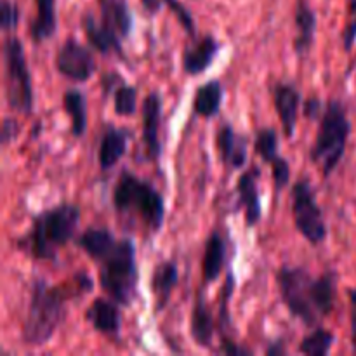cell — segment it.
I'll return each instance as SVG.
<instances>
[{"mask_svg":"<svg viewBox=\"0 0 356 356\" xmlns=\"http://www.w3.org/2000/svg\"><path fill=\"white\" fill-rule=\"evenodd\" d=\"M54 70L70 82L83 83L92 79L97 65L92 51L87 45L75 37H68L56 52Z\"/></svg>","mask_w":356,"mask_h":356,"instance_id":"9c48e42d","label":"cell"},{"mask_svg":"<svg viewBox=\"0 0 356 356\" xmlns=\"http://www.w3.org/2000/svg\"><path fill=\"white\" fill-rule=\"evenodd\" d=\"M336 344V334L322 325L313 327L309 334H306L298 346V353L306 356H325L330 353Z\"/></svg>","mask_w":356,"mask_h":356,"instance_id":"83f0119b","label":"cell"},{"mask_svg":"<svg viewBox=\"0 0 356 356\" xmlns=\"http://www.w3.org/2000/svg\"><path fill=\"white\" fill-rule=\"evenodd\" d=\"M216 332H218V322L212 315V309L205 299L204 292L200 291L195 296L193 308H191L190 336L198 348L212 350Z\"/></svg>","mask_w":356,"mask_h":356,"instance_id":"d6986e66","label":"cell"},{"mask_svg":"<svg viewBox=\"0 0 356 356\" xmlns=\"http://www.w3.org/2000/svg\"><path fill=\"white\" fill-rule=\"evenodd\" d=\"M291 212L294 228L309 245L318 247L325 242L329 235L325 216L323 209L316 202V193L308 177H302L292 184Z\"/></svg>","mask_w":356,"mask_h":356,"instance_id":"ba28073f","label":"cell"},{"mask_svg":"<svg viewBox=\"0 0 356 356\" xmlns=\"http://www.w3.org/2000/svg\"><path fill=\"white\" fill-rule=\"evenodd\" d=\"M348 301H350V339L351 350L356 355V289H348Z\"/></svg>","mask_w":356,"mask_h":356,"instance_id":"d590c367","label":"cell"},{"mask_svg":"<svg viewBox=\"0 0 356 356\" xmlns=\"http://www.w3.org/2000/svg\"><path fill=\"white\" fill-rule=\"evenodd\" d=\"M162 106V96L156 90L146 94L141 103V143L146 156L153 163L159 162L162 156V141H160Z\"/></svg>","mask_w":356,"mask_h":356,"instance_id":"8fae6325","label":"cell"},{"mask_svg":"<svg viewBox=\"0 0 356 356\" xmlns=\"http://www.w3.org/2000/svg\"><path fill=\"white\" fill-rule=\"evenodd\" d=\"M132 139V132L125 127H115L108 125L99 139L97 148V165L103 172L113 169L118 162L125 156L129 149V143Z\"/></svg>","mask_w":356,"mask_h":356,"instance_id":"ffe728a7","label":"cell"},{"mask_svg":"<svg viewBox=\"0 0 356 356\" xmlns=\"http://www.w3.org/2000/svg\"><path fill=\"white\" fill-rule=\"evenodd\" d=\"M271 96H273L275 111H277L278 120H280L282 134L285 139H292L298 131L299 110H301L302 104L301 90L298 89L296 83L278 80L271 89Z\"/></svg>","mask_w":356,"mask_h":356,"instance_id":"7c38bea8","label":"cell"},{"mask_svg":"<svg viewBox=\"0 0 356 356\" xmlns=\"http://www.w3.org/2000/svg\"><path fill=\"white\" fill-rule=\"evenodd\" d=\"M3 58V87H6V103L9 110L16 113H33L35 92L31 80L30 66H28L24 45L14 33L3 37L2 44Z\"/></svg>","mask_w":356,"mask_h":356,"instance_id":"52a82bcc","label":"cell"},{"mask_svg":"<svg viewBox=\"0 0 356 356\" xmlns=\"http://www.w3.org/2000/svg\"><path fill=\"white\" fill-rule=\"evenodd\" d=\"M94 291V282L86 271H76L65 284L51 285L45 278H33L30 301L21 327V343L42 348L56 336L68 315V302Z\"/></svg>","mask_w":356,"mask_h":356,"instance_id":"7a4b0ae2","label":"cell"},{"mask_svg":"<svg viewBox=\"0 0 356 356\" xmlns=\"http://www.w3.org/2000/svg\"><path fill=\"white\" fill-rule=\"evenodd\" d=\"M122 306L110 298H96L83 312L86 322L101 336L117 341L122 330Z\"/></svg>","mask_w":356,"mask_h":356,"instance_id":"9a60e30c","label":"cell"},{"mask_svg":"<svg viewBox=\"0 0 356 356\" xmlns=\"http://www.w3.org/2000/svg\"><path fill=\"white\" fill-rule=\"evenodd\" d=\"M236 287V280L235 275H233V270L229 268L226 271V278H225V287H222L221 292V302H219V318H218V330L221 334V351L225 355H233V356H240V355H254L252 350L249 348L240 346L238 343H235L229 332H232L233 327V320L232 315H229V302H232L233 292H235Z\"/></svg>","mask_w":356,"mask_h":356,"instance_id":"ac0fdd59","label":"cell"},{"mask_svg":"<svg viewBox=\"0 0 356 356\" xmlns=\"http://www.w3.org/2000/svg\"><path fill=\"white\" fill-rule=\"evenodd\" d=\"M325 111V103L318 96H309L302 103V113L309 122H318Z\"/></svg>","mask_w":356,"mask_h":356,"instance_id":"836d02e7","label":"cell"},{"mask_svg":"<svg viewBox=\"0 0 356 356\" xmlns=\"http://www.w3.org/2000/svg\"><path fill=\"white\" fill-rule=\"evenodd\" d=\"M315 143L309 149V160L329 179L346 155L348 139L351 134V120L348 110L339 99L325 101V111L320 118Z\"/></svg>","mask_w":356,"mask_h":356,"instance_id":"5b68a950","label":"cell"},{"mask_svg":"<svg viewBox=\"0 0 356 356\" xmlns=\"http://www.w3.org/2000/svg\"><path fill=\"white\" fill-rule=\"evenodd\" d=\"M63 108L70 118V134L75 139H82L89 127V106L83 90L72 87L63 94Z\"/></svg>","mask_w":356,"mask_h":356,"instance_id":"cb8c5ba5","label":"cell"},{"mask_svg":"<svg viewBox=\"0 0 356 356\" xmlns=\"http://www.w3.org/2000/svg\"><path fill=\"white\" fill-rule=\"evenodd\" d=\"M318 31V16L309 0H296L294 3V38L292 51L299 59L308 58L315 45Z\"/></svg>","mask_w":356,"mask_h":356,"instance_id":"2e32d148","label":"cell"},{"mask_svg":"<svg viewBox=\"0 0 356 356\" xmlns=\"http://www.w3.org/2000/svg\"><path fill=\"white\" fill-rule=\"evenodd\" d=\"M219 160L228 170L242 169L249 159V138L240 134L229 122H222L216 132Z\"/></svg>","mask_w":356,"mask_h":356,"instance_id":"4fadbf2b","label":"cell"},{"mask_svg":"<svg viewBox=\"0 0 356 356\" xmlns=\"http://www.w3.org/2000/svg\"><path fill=\"white\" fill-rule=\"evenodd\" d=\"M141 6L145 13L149 14V16H156V14L162 13L163 7H167L176 16L181 28L191 38H195V35H197V23H195L193 14L190 13V9L181 0H141Z\"/></svg>","mask_w":356,"mask_h":356,"instance_id":"4316f807","label":"cell"},{"mask_svg":"<svg viewBox=\"0 0 356 356\" xmlns=\"http://www.w3.org/2000/svg\"><path fill=\"white\" fill-rule=\"evenodd\" d=\"M280 138H278L277 129L273 127H261L256 132L254 138V152L263 160L264 163L270 165L275 159L280 156Z\"/></svg>","mask_w":356,"mask_h":356,"instance_id":"f1b7e54d","label":"cell"},{"mask_svg":"<svg viewBox=\"0 0 356 356\" xmlns=\"http://www.w3.org/2000/svg\"><path fill=\"white\" fill-rule=\"evenodd\" d=\"M113 111L117 117H132L138 111V89L127 82L113 90Z\"/></svg>","mask_w":356,"mask_h":356,"instance_id":"f546056e","label":"cell"},{"mask_svg":"<svg viewBox=\"0 0 356 356\" xmlns=\"http://www.w3.org/2000/svg\"><path fill=\"white\" fill-rule=\"evenodd\" d=\"M177 284H179L177 263L169 259L156 263V266L152 271V278H149V291L153 296V313L155 315L165 312Z\"/></svg>","mask_w":356,"mask_h":356,"instance_id":"e0dca14e","label":"cell"},{"mask_svg":"<svg viewBox=\"0 0 356 356\" xmlns=\"http://www.w3.org/2000/svg\"><path fill=\"white\" fill-rule=\"evenodd\" d=\"M122 82H124V80H122V76L118 75V73H106V75H103V79H101V87H103L104 96L113 94V90L117 89L118 83Z\"/></svg>","mask_w":356,"mask_h":356,"instance_id":"8d00e7d4","label":"cell"},{"mask_svg":"<svg viewBox=\"0 0 356 356\" xmlns=\"http://www.w3.org/2000/svg\"><path fill=\"white\" fill-rule=\"evenodd\" d=\"M17 134H19V124H17L16 118L13 117L3 118L2 129H0V141H2L3 148L9 146L10 141H14V139L17 138Z\"/></svg>","mask_w":356,"mask_h":356,"instance_id":"e575fe53","label":"cell"},{"mask_svg":"<svg viewBox=\"0 0 356 356\" xmlns=\"http://www.w3.org/2000/svg\"><path fill=\"white\" fill-rule=\"evenodd\" d=\"M228 259V243L219 232H212L207 236L202 256V280L204 285H212L221 278Z\"/></svg>","mask_w":356,"mask_h":356,"instance_id":"7402d4cb","label":"cell"},{"mask_svg":"<svg viewBox=\"0 0 356 356\" xmlns=\"http://www.w3.org/2000/svg\"><path fill=\"white\" fill-rule=\"evenodd\" d=\"M287 346H285V343L282 339H277L273 341V343H270L266 346V350H264V355L268 356H282V355H287Z\"/></svg>","mask_w":356,"mask_h":356,"instance_id":"74e56055","label":"cell"},{"mask_svg":"<svg viewBox=\"0 0 356 356\" xmlns=\"http://www.w3.org/2000/svg\"><path fill=\"white\" fill-rule=\"evenodd\" d=\"M278 296L292 318L306 327H316L322 316V296L318 277H312L302 266H284L275 271Z\"/></svg>","mask_w":356,"mask_h":356,"instance_id":"8992f818","label":"cell"},{"mask_svg":"<svg viewBox=\"0 0 356 356\" xmlns=\"http://www.w3.org/2000/svg\"><path fill=\"white\" fill-rule=\"evenodd\" d=\"M261 169L257 165H250L245 172L240 174L235 184L236 204L235 211L243 212L245 228H256L263 219V204L259 193Z\"/></svg>","mask_w":356,"mask_h":356,"instance_id":"30bf717a","label":"cell"},{"mask_svg":"<svg viewBox=\"0 0 356 356\" xmlns=\"http://www.w3.org/2000/svg\"><path fill=\"white\" fill-rule=\"evenodd\" d=\"M271 169V179H273V188L275 193L280 195L285 188L291 184V177H292V167L289 163V160L285 156H278L275 159L273 162L270 163Z\"/></svg>","mask_w":356,"mask_h":356,"instance_id":"4dcf8cb0","label":"cell"},{"mask_svg":"<svg viewBox=\"0 0 356 356\" xmlns=\"http://www.w3.org/2000/svg\"><path fill=\"white\" fill-rule=\"evenodd\" d=\"M219 51H221V42L212 33L204 35L200 38H193V42L188 44L181 54L183 73L188 76H198L205 73L214 65Z\"/></svg>","mask_w":356,"mask_h":356,"instance_id":"5bb4252c","label":"cell"},{"mask_svg":"<svg viewBox=\"0 0 356 356\" xmlns=\"http://www.w3.org/2000/svg\"><path fill=\"white\" fill-rule=\"evenodd\" d=\"M82 30L86 33L87 42L90 47L101 56H118L125 59L124 49H122V38H118L113 31L104 28L101 24L99 17L94 16V13H86L82 16Z\"/></svg>","mask_w":356,"mask_h":356,"instance_id":"44dd1931","label":"cell"},{"mask_svg":"<svg viewBox=\"0 0 356 356\" xmlns=\"http://www.w3.org/2000/svg\"><path fill=\"white\" fill-rule=\"evenodd\" d=\"M115 212L125 218L139 219L153 235L163 228L165 222V200L149 181L141 179L131 170L124 169L118 176L111 193Z\"/></svg>","mask_w":356,"mask_h":356,"instance_id":"277c9868","label":"cell"},{"mask_svg":"<svg viewBox=\"0 0 356 356\" xmlns=\"http://www.w3.org/2000/svg\"><path fill=\"white\" fill-rule=\"evenodd\" d=\"M222 101H225V86L219 79H212L209 82L197 87L193 96V113L198 118L218 117L221 113Z\"/></svg>","mask_w":356,"mask_h":356,"instance_id":"d4e9b609","label":"cell"},{"mask_svg":"<svg viewBox=\"0 0 356 356\" xmlns=\"http://www.w3.org/2000/svg\"><path fill=\"white\" fill-rule=\"evenodd\" d=\"M341 44L344 52H351L356 45V0H348L346 23L341 30Z\"/></svg>","mask_w":356,"mask_h":356,"instance_id":"d6a6232c","label":"cell"},{"mask_svg":"<svg viewBox=\"0 0 356 356\" xmlns=\"http://www.w3.org/2000/svg\"><path fill=\"white\" fill-rule=\"evenodd\" d=\"M21 19V10L16 0H0V30L3 35L14 33Z\"/></svg>","mask_w":356,"mask_h":356,"instance_id":"1f68e13d","label":"cell"},{"mask_svg":"<svg viewBox=\"0 0 356 356\" xmlns=\"http://www.w3.org/2000/svg\"><path fill=\"white\" fill-rule=\"evenodd\" d=\"M97 6H99L101 24L113 31L118 38L127 40L134 28V19L127 0H97Z\"/></svg>","mask_w":356,"mask_h":356,"instance_id":"603a6c76","label":"cell"},{"mask_svg":"<svg viewBox=\"0 0 356 356\" xmlns=\"http://www.w3.org/2000/svg\"><path fill=\"white\" fill-rule=\"evenodd\" d=\"M35 7L37 14L28 31L35 44H44L58 31V0H35Z\"/></svg>","mask_w":356,"mask_h":356,"instance_id":"484cf974","label":"cell"},{"mask_svg":"<svg viewBox=\"0 0 356 356\" xmlns=\"http://www.w3.org/2000/svg\"><path fill=\"white\" fill-rule=\"evenodd\" d=\"M76 247L97 266L99 287L122 308H131L138 298L139 266L134 240L117 238L104 226H89L76 238Z\"/></svg>","mask_w":356,"mask_h":356,"instance_id":"6da1fadb","label":"cell"},{"mask_svg":"<svg viewBox=\"0 0 356 356\" xmlns=\"http://www.w3.org/2000/svg\"><path fill=\"white\" fill-rule=\"evenodd\" d=\"M80 218L82 209L72 202L44 209L31 218L30 228L14 240V247L35 261H56L59 250L75 238Z\"/></svg>","mask_w":356,"mask_h":356,"instance_id":"3957f363","label":"cell"}]
</instances>
